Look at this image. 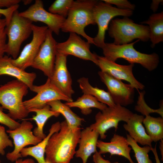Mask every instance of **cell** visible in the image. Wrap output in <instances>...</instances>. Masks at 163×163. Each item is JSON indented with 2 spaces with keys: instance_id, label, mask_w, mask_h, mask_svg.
Masks as SVG:
<instances>
[{
  "instance_id": "obj_1",
  "label": "cell",
  "mask_w": 163,
  "mask_h": 163,
  "mask_svg": "<svg viewBox=\"0 0 163 163\" xmlns=\"http://www.w3.org/2000/svg\"><path fill=\"white\" fill-rule=\"evenodd\" d=\"M81 128L69 127L66 120L61 123L59 130L49 139L45 159L50 163H70L76 152Z\"/></svg>"
},
{
  "instance_id": "obj_2",
  "label": "cell",
  "mask_w": 163,
  "mask_h": 163,
  "mask_svg": "<svg viewBox=\"0 0 163 163\" xmlns=\"http://www.w3.org/2000/svg\"><path fill=\"white\" fill-rule=\"evenodd\" d=\"M97 1L95 0L74 1L61 27V31L81 35L90 44L94 45L93 38L85 33V28L89 25L96 24L93 11Z\"/></svg>"
},
{
  "instance_id": "obj_3",
  "label": "cell",
  "mask_w": 163,
  "mask_h": 163,
  "mask_svg": "<svg viewBox=\"0 0 163 163\" xmlns=\"http://www.w3.org/2000/svg\"><path fill=\"white\" fill-rule=\"evenodd\" d=\"M139 41L137 40L133 42L121 45L105 43L101 48L104 57L115 62L118 59L123 58L130 64L138 63L149 71H152L158 67L159 56L155 53L147 54L137 51L134 45Z\"/></svg>"
},
{
  "instance_id": "obj_4",
  "label": "cell",
  "mask_w": 163,
  "mask_h": 163,
  "mask_svg": "<svg viewBox=\"0 0 163 163\" xmlns=\"http://www.w3.org/2000/svg\"><path fill=\"white\" fill-rule=\"evenodd\" d=\"M28 88L24 83L17 79L0 86V104L8 110V114L14 120H23L28 115L29 112L23 100Z\"/></svg>"
},
{
  "instance_id": "obj_5",
  "label": "cell",
  "mask_w": 163,
  "mask_h": 163,
  "mask_svg": "<svg viewBox=\"0 0 163 163\" xmlns=\"http://www.w3.org/2000/svg\"><path fill=\"white\" fill-rule=\"evenodd\" d=\"M109 36L116 45L128 44L135 39L143 42L149 40L148 26L136 24L128 17L112 19L108 29Z\"/></svg>"
},
{
  "instance_id": "obj_6",
  "label": "cell",
  "mask_w": 163,
  "mask_h": 163,
  "mask_svg": "<svg viewBox=\"0 0 163 163\" xmlns=\"http://www.w3.org/2000/svg\"><path fill=\"white\" fill-rule=\"evenodd\" d=\"M19 13L18 10L14 12L6 28L5 53L14 59L18 57L22 43L32 32V22L21 16Z\"/></svg>"
},
{
  "instance_id": "obj_7",
  "label": "cell",
  "mask_w": 163,
  "mask_h": 163,
  "mask_svg": "<svg viewBox=\"0 0 163 163\" xmlns=\"http://www.w3.org/2000/svg\"><path fill=\"white\" fill-rule=\"evenodd\" d=\"M133 14V11L119 9L102 1H98L93 11L94 21L98 28L97 33L93 38L94 45L101 48L104 46L106 31L113 18L119 16L129 17Z\"/></svg>"
},
{
  "instance_id": "obj_8",
  "label": "cell",
  "mask_w": 163,
  "mask_h": 163,
  "mask_svg": "<svg viewBox=\"0 0 163 163\" xmlns=\"http://www.w3.org/2000/svg\"><path fill=\"white\" fill-rule=\"evenodd\" d=\"M133 113L125 107L116 104L113 107H107L98 112L95 116V122L90 127L97 131L101 139L106 138L107 131L114 128L115 131L118 129L121 121L126 123Z\"/></svg>"
},
{
  "instance_id": "obj_9",
  "label": "cell",
  "mask_w": 163,
  "mask_h": 163,
  "mask_svg": "<svg viewBox=\"0 0 163 163\" xmlns=\"http://www.w3.org/2000/svg\"><path fill=\"white\" fill-rule=\"evenodd\" d=\"M33 125L30 121L24 120L20 125L13 130L8 129L6 132L13 139V150L6 155V158L11 162H15L22 158L21 152L27 145H35L42 139L35 136L32 130Z\"/></svg>"
},
{
  "instance_id": "obj_10",
  "label": "cell",
  "mask_w": 163,
  "mask_h": 163,
  "mask_svg": "<svg viewBox=\"0 0 163 163\" xmlns=\"http://www.w3.org/2000/svg\"><path fill=\"white\" fill-rule=\"evenodd\" d=\"M31 90L37 94L32 98L24 101V104L28 110L43 108L49 102L55 100H62L66 102L73 101L72 98L66 96L53 84L49 78L43 85H34Z\"/></svg>"
},
{
  "instance_id": "obj_11",
  "label": "cell",
  "mask_w": 163,
  "mask_h": 163,
  "mask_svg": "<svg viewBox=\"0 0 163 163\" xmlns=\"http://www.w3.org/2000/svg\"><path fill=\"white\" fill-rule=\"evenodd\" d=\"M48 29L47 26H39L33 24L31 40L24 46L17 58H11L12 63L24 70L31 66L45 40Z\"/></svg>"
},
{
  "instance_id": "obj_12",
  "label": "cell",
  "mask_w": 163,
  "mask_h": 163,
  "mask_svg": "<svg viewBox=\"0 0 163 163\" xmlns=\"http://www.w3.org/2000/svg\"><path fill=\"white\" fill-rule=\"evenodd\" d=\"M57 43L52 31L48 29L45 40L31 66L41 71L48 78H50L53 72L57 53Z\"/></svg>"
},
{
  "instance_id": "obj_13",
  "label": "cell",
  "mask_w": 163,
  "mask_h": 163,
  "mask_svg": "<svg viewBox=\"0 0 163 163\" xmlns=\"http://www.w3.org/2000/svg\"><path fill=\"white\" fill-rule=\"evenodd\" d=\"M43 6L42 1L36 0L34 4L19 14L32 22L40 21L45 24L49 29L58 35L66 18L46 11Z\"/></svg>"
},
{
  "instance_id": "obj_14",
  "label": "cell",
  "mask_w": 163,
  "mask_h": 163,
  "mask_svg": "<svg viewBox=\"0 0 163 163\" xmlns=\"http://www.w3.org/2000/svg\"><path fill=\"white\" fill-rule=\"evenodd\" d=\"M98 74L107 87L108 91L116 104L125 107L133 103L134 88L130 84L124 83L121 80L101 71L98 72Z\"/></svg>"
},
{
  "instance_id": "obj_15",
  "label": "cell",
  "mask_w": 163,
  "mask_h": 163,
  "mask_svg": "<svg viewBox=\"0 0 163 163\" xmlns=\"http://www.w3.org/2000/svg\"><path fill=\"white\" fill-rule=\"evenodd\" d=\"M90 44L76 33H70L68 39L63 42L57 43L56 47L57 52L59 53L89 60L97 65V55L90 51Z\"/></svg>"
},
{
  "instance_id": "obj_16",
  "label": "cell",
  "mask_w": 163,
  "mask_h": 163,
  "mask_svg": "<svg viewBox=\"0 0 163 163\" xmlns=\"http://www.w3.org/2000/svg\"><path fill=\"white\" fill-rule=\"evenodd\" d=\"M98 66L101 71L106 73L118 79L125 80L134 88L142 90L145 86L137 80L133 72V64L128 65L117 64L115 62L109 60L104 56L97 55Z\"/></svg>"
},
{
  "instance_id": "obj_17",
  "label": "cell",
  "mask_w": 163,
  "mask_h": 163,
  "mask_svg": "<svg viewBox=\"0 0 163 163\" xmlns=\"http://www.w3.org/2000/svg\"><path fill=\"white\" fill-rule=\"evenodd\" d=\"M67 56L57 52L53 72L49 78L51 82L65 95L72 98L75 91L72 86V79L67 66Z\"/></svg>"
},
{
  "instance_id": "obj_18",
  "label": "cell",
  "mask_w": 163,
  "mask_h": 163,
  "mask_svg": "<svg viewBox=\"0 0 163 163\" xmlns=\"http://www.w3.org/2000/svg\"><path fill=\"white\" fill-rule=\"evenodd\" d=\"M97 147L99 149L98 152L101 155L109 153L111 155H116L124 157L130 163H135L130 155L132 148L128 143L126 138L123 136L114 134L109 142L98 140Z\"/></svg>"
},
{
  "instance_id": "obj_19",
  "label": "cell",
  "mask_w": 163,
  "mask_h": 163,
  "mask_svg": "<svg viewBox=\"0 0 163 163\" xmlns=\"http://www.w3.org/2000/svg\"><path fill=\"white\" fill-rule=\"evenodd\" d=\"M99 136L98 132L90 126L81 130L78 148L75 155L81 159L82 163H87L90 156L97 151V145Z\"/></svg>"
},
{
  "instance_id": "obj_20",
  "label": "cell",
  "mask_w": 163,
  "mask_h": 163,
  "mask_svg": "<svg viewBox=\"0 0 163 163\" xmlns=\"http://www.w3.org/2000/svg\"><path fill=\"white\" fill-rule=\"evenodd\" d=\"M12 58L7 55L0 57V75H7L14 77L24 83L31 90L36 74L27 72L15 66L11 62Z\"/></svg>"
},
{
  "instance_id": "obj_21",
  "label": "cell",
  "mask_w": 163,
  "mask_h": 163,
  "mask_svg": "<svg viewBox=\"0 0 163 163\" xmlns=\"http://www.w3.org/2000/svg\"><path fill=\"white\" fill-rule=\"evenodd\" d=\"M144 118L143 115L133 113L123 126L129 133V135L137 143L143 145L152 147V141L142 124Z\"/></svg>"
},
{
  "instance_id": "obj_22",
  "label": "cell",
  "mask_w": 163,
  "mask_h": 163,
  "mask_svg": "<svg viewBox=\"0 0 163 163\" xmlns=\"http://www.w3.org/2000/svg\"><path fill=\"white\" fill-rule=\"evenodd\" d=\"M61 127V123L59 121L53 123L49 130V133L40 142L33 146L25 147L21 152L22 157L28 156L32 157L37 163H45V152L49 140L51 136L55 133L58 132Z\"/></svg>"
},
{
  "instance_id": "obj_23",
  "label": "cell",
  "mask_w": 163,
  "mask_h": 163,
  "mask_svg": "<svg viewBox=\"0 0 163 163\" xmlns=\"http://www.w3.org/2000/svg\"><path fill=\"white\" fill-rule=\"evenodd\" d=\"M30 113L35 112L36 114L33 116L31 120L36 122L37 127L34 129L33 133L36 136L43 139L46 135L43 132L44 126L47 120L52 117H58L59 113L52 110L50 107L47 105L41 108H33L28 110Z\"/></svg>"
},
{
  "instance_id": "obj_24",
  "label": "cell",
  "mask_w": 163,
  "mask_h": 163,
  "mask_svg": "<svg viewBox=\"0 0 163 163\" xmlns=\"http://www.w3.org/2000/svg\"><path fill=\"white\" fill-rule=\"evenodd\" d=\"M79 87L84 94H89L95 97L100 102L108 107H113L115 104L111 95L108 91L94 87L89 83L88 78L82 77L77 80Z\"/></svg>"
},
{
  "instance_id": "obj_25",
  "label": "cell",
  "mask_w": 163,
  "mask_h": 163,
  "mask_svg": "<svg viewBox=\"0 0 163 163\" xmlns=\"http://www.w3.org/2000/svg\"><path fill=\"white\" fill-rule=\"evenodd\" d=\"M149 25V40L151 42V47L163 41V11L154 13L148 19L141 23Z\"/></svg>"
},
{
  "instance_id": "obj_26",
  "label": "cell",
  "mask_w": 163,
  "mask_h": 163,
  "mask_svg": "<svg viewBox=\"0 0 163 163\" xmlns=\"http://www.w3.org/2000/svg\"><path fill=\"white\" fill-rule=\"evenodd\" d=\"M65 104L70 108H79L81 113L85 115L91 113L92 108H96L102 111L107 107L106 104L100 102L95 97L85 94H83L75 101L66 102Z\"/></svg>"
},
{
  "instance_id": "obj_27",
  "label": "cell",
  "mask_w": 163,
  "mask_h": 163,
  "mask_svg": "<svg viewBox=\"0 0 163 163\" xmlns=\"http://www.w3.org/2000/svg\"><path fill=\"white\" fill-rule=\"evenodd\" d=\"M47 105L50 109L60 114H62L65 118L68 126L72 128L80 127L84 119L73 112L70 108L60 100H55L50 102Z\"/></svg>"
},
{
  "instance_id": "obj_28",
  "label": "cell",
  "mask_w": 163,
  "mask_h": 163,
  "mask_svg": "<svg viewBox=\"0 0 163 163\" xmlns=\"http://www.w3.org/2000/svg\"><path fill=\"white\" fill-rule=\"evenodd\" d=\"M143 123L146 133L152 142H157L163 138V118L145 116Z\"/></svg>"
},
{
  "instance_id": "obj_29",
  "label": "cell",
  "mask_w": 163,
  "mask_h": 163,
  "mask_svg": "<svg viewBox=\"0 0 163 163\" xmlns=\"http://www.w3.org/2000/svg\"><path fill=\"white\" fill-rule=\"evenodd\" d=\"M126 138L128 143L134 152L138 163H152L148 155L152 147L148 145L140 146L129 134L126 135Z\"/></svg>"
},
{
  "instance_id": "obj_30",
  "label": "cell",
  "mask_w": 163,
  "mask_h": 163,
  "mask_svg": "<svg viewBox=\"0 0 163 163\" xmlns=\"http://www.w3.org/2000/svg\"><path fill=\"white\" fill-rule=\"evenodd\" d=\"M74 1L73 0H56L49 7V11L66 18Z\"/></svg>"
},
{
  "instance_id": "obj_31",
  "label": "cell",
  "mask_w": 163,
  "mask_h": 163,
  "mask_svg": "<svg viewBox=\"0 0 163 163\" xmlns=\"http://www.w3.org/2000/svg\"><path fill=\"white\" fill-rule=\"evenodd\" d=\"M145 93L144 91L139 92V95L138 98L137 105L135 107V110L141 113L143 115H149L152 113L155 112L159 114L163 118V104H161L160 108L157 110L153 109L149 107L146 104L144 98Z\"/></svg>"
},
{
  "instance_id": "obj_32",
  "label": "cell",
  "mask_w": 163,
  "mask_h": 163,
  "mask_svg": "<svg viewBox=\"0 0 163 163\" xmlns=\"http://www.w3.org/2000/svg\"><path fill=\"white\" fill-rule=\"evenodd\" d=\"M0 14V57L4 55L7 44L6 21Z\"/></svg>"
},
{
  "instance_id": "obj_33",
  "label": "cell",
  "mask_w": 163,
  "mask_h": 163,
  "mask_svg": "<svg viewBox=\"0 0 163 163\" xmlns=\"http://www.w3.org/2000/svg\"><path fill=\"white\" fill-rule=\"evenodd\" d=\"M6 133L5 127L0 125V155H2L5 154V150L6 148L14 146L13 142Z\"/></svg>"
},
{
  "instance_id": "obj_34",
  "label": "cell",
  "mask_w": 163,
  "mask_h": 163,
  "mask_svg": "<svg viewBox=\"0 0 163 163\" xmlns=\"http://www.w3.org/2000/svg\"><path fill=\"white\" fill-rule=\"evenodd\" d=\"M0 123L6 126L9 129L13 130L17 128L20 123L11 118L8 115L3 111V108L0 106Z\"/></svg>"
},
{
  "instance_id": "obj_35",
  "label": "cell",
  "mask_w": 163,
  "mask_h": 163,
  "mask_svg": "<svg viewBox=\"0 0 163 163\" xmlns=\"http://www.w3.org/2000/svg\"><path fill=\"white\" fill-rule=\"evenodd\" d=\"M103 2L110 4H113L117 7V8L121 9L134 10L135 5L132 4L127 0H103Z\"/></svg>"
},
{
  "instance_id": "obj_36",
  "label": "cell",
  "mask_w": 163,
  "mask_h": 163,
  "mask_svg": "<svg viewBox=\"0 0 163 163\" xmlns=\"http://www.w3.org/2000/svg\"><path fill=\"white\" fill-rule=\"evenodd\" d=\"M19 6V5L18 4L8 8H0V14L4 16L7 22V25L10 22L14 13L18 10Z\"/></svg>"
},
{
  "instance_id": "obj_37",
  "label": "cell",
  "mask_w": 163,
  "mask_h": 163,
  "mask_svg": "<svg viewBox=\"0 0 163 163\" xmlns=\"http://www.w3.org/2000/svg\"><path fill=\"white\" fill-rule=\"evenodd\" d=\"M21 2L20 0H0V8H9L19 4Z\"/></svg>"
},
{
  "instance_id": "obj_38",
  "label": "cell",
  "mask_w": 163,
  "mask_h": 163,
  "mask_svg": "<svg viewBox=\"0 0 163 163\" xmlns=\"http://www.w3.org/2000/svg\"><path fill=\"white\" fill-rule=\"evenodd\" d=\"M93 160L94 163H111L109 160L104 159L97 151L93 155Z\"/></svg>"
},
{
  "instance_id": "obj_39",
  "label": "cell",
  "mask_w": 163,
  "mask_h": 163,
  "mask_svg": "<svg viewBox=\"0 0 163 163\" xmlns=\"http://www.w3.org/2000/svg\"><path fill=\"white\" fill-rule=\"evenodd\" d=\"M163 2L162 0H152L151 5V9L153 12H155L157 11L160 4H163Z\"/></svg>"
},
{
  "instance_id": "obj_40",
  "label": "cell",
  "mask_w": 163,
  "mask_h": 163,
  "mask_svg": "<svg viewBox=\"0 0 163 163\" xmlns=\"http://www.w3.org/2000/svg\"><path fill=\"white\" fill-rule=\"evenodd\" d=\"M15 163H35L34 160L31 158L23 159L19 158L15 161Z\"/></svg>"
},
{
  "instance_id": "obj_41",
  "label": "cell",
  "mask_w": 163,
  "mask_h": 163,
  "mask_svg": "<svg viewBox=\"0 0 163 163\" xmlns=\"http://www.w3.org/2000/svg\"><path fill=\"white\" fill-rule=\"evenodd\" d=\"M151 151H152L154 155L156 163H161L159 159L156 149V144H155L154 148H153L152 147H151Z\"/></svg>"
},
{
  "instance_id": "obj_42",
  "label": "cell",
  "mask_w": 163,
  "mask_h": 163,
  "mask_svg": "<svg viewBox=\"0 0 163 163\" xmlns=\"http://www.w3.org/2000/svg\"><path fill=\"white\" fill-rule=\"evenodd\" d=\"M159 148L161 154V160L163 159V140L162 139L160 140L159 142Z\"/></svg>"
},
{
  "instance_id": "obj_43",
  "label": "cell",
  "mask_w": 163,
  "mask_h": 163,
  "mask_svg": "<svg viewBox=\"0 0 163 163\" xmlns=\"http://www.w3.org/2000/svg\"><path fill=\"white\" fill-rule=\"evenodd\" d=\"M32 0H23L22 2H23L24 4L27 5L31 3V2H32Z\"/></svg>"
},
{
  "instance_id": "obj_44",
  "label": "cell",
  "mask_w": 163,
  "mask_h": 163,
  "mask_svg": "<svg viewBox=\"0 0 163 163\" xmlns=\"http://www.w3.org/2000/svg\"><path fill=\"white\" fill-rule=\"evenodd\" d=\"M45 163H50L49 162L46 161Z\"/></svg>"
},
{
  "instance_id": "obj_45",
  "label": "cell",
  "mask_w": 163,
  "mask_h": 163,
  "mask_svg": "<svg viewBox=\"0 0 163 163\" xmlns=\"http://www.w3.org/2000/svg\"><path fill=\"white\" fill-rule=\"evenodd\" d=\"M113 163H119L118 162H114Z\"/></svg>"
},
{
  "instance_id": "obj_46",
  "label": "cell",
  "mask_w": 163,
  "mask_h": 163,
  "mask_svg": "<svg viewBox=\"0 0 163 163\" xmlns=\"http://www.w3.org/2000/svg\"><path fill=\"white\" fill-rule=\"evenodd\" d=\"M1 161L0 160V163H1Z\"/></svg>"
}]
</instances>
